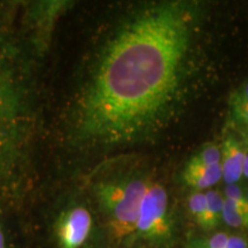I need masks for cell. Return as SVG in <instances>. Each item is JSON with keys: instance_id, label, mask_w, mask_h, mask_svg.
Returning a JSON list of instances; mask_svg holds the SVG:
<instances>
[{"instance_id": "cell-4", "label": "cell", "mask_w": 248, "mask_h": 248, "mask_svg": "<svg viewBox=\"0 0 248 248\" xmlns=\"http://www.w3.org/2000/svg\"><path fill=\"white\" fill-rule=\"evenodd\" d=\"M172 234L173 218L166 187L151 183L141 200L133 235L150 245L162 246L171 240Z\"/></svg>"}, {"instance_id": "cell-15", "label": "cell", "mask_w": 248, "mask_h": 248, "mask_svg": "<svg viewBox=\"0 0 248 248\" xmlns=\"http://www.w3.org/2000/svg\"><path fill=\"white\" fill-rule=\"evenodd\" d=\"M0 248H6V238L1 226H0Z\"/></svg>"}, {"instance_id": "cell-7", "label": "cell", "mask_w": 248, "mask_h": 248, "mask_svg": "<svg viewBox=\"0 0 248 248\" xmlns=\"http://www.w3.org/2000/svg\"><path fill=\"white\" fill-rule=\"evenodd\" d=\"M183 179L186 185L194 188L195 191L213 187L222 179L221 163L214 164V166H202V164L188 161L184 170Z\"/></svg>"}, {"instance_id": "cell-3", "label": "cell", "mask_w": 248, "mask_h": 248, "mask_svg": "<svg viewBox=\"0 0 248 248\" xmlns=\"http://www.w3.org/2000/svg\"><path fill=\"white\" fill-rule=\"evenodd\" d=\"M151 182L141 177L102 182L95 186L99 206L117 240L133 237L139 208Z\"/></svg>"}, {"instance_id": "cell-5", "label": "cell", "mask_w": 248, "mask_h": 248, "mask_svg": "<svg viewBox=\"0 0 248 248\" xmlns=\"http://www.w3.org/2000/svg\"><path fill=\"white\" fill-rule=\"evenodd\" d=\"M93 228V217L84 206H74L64 210L55 224V237L60 248H82L89 240Z\"/></svg>"}, {"instance_id": "cell-8", "label": "cell", "mask_w": 248, "mask_h": 248, "mask_svg": "<svg viewBox=\"0 0 248 248\" xmlns=\"http://www.w3.org/2000/svg\"><path fill=\"white\" fill-rule=\"evenodd\" d=\"M223 222L233 229L248 228V201L224 199Z\"/></svg>"}, {"instance_id": "cell-13", "label": "cell", "mask_w": 248, "mask_h": 248, "mask_svg": "<svg viewBox=\"0 0 248 248\" xmlns=\"http://www.w3.org/2000/svg\"><path fill=\"white\" fill-rule=\"evenodd\" d=\"M224 199L229 200H246V195L241 191V188L237 184L226 185L224 192Z\"/></svg>"}, {"instance_id": "cell-11", "label": "cell", "mask_w": 248, "mask_h": 248, "mask_svg": "<svg viewBox=\"0 0 248 248\" xmlns=\"http://www.w3.org/2000/svg\"><path fill=\"white\" fill-rule=\"evenodd\" d=\"M190 161L202 166H214L221 163V148L216 145H208L195 154Z\"/></svg>"}, {"instance_id": "cell-1", "label": "cell", "mask_w": 248, "mask_h": 248, "mask_svg": "<svg viewBox=\"0 0 248 248\" xmlns=\"http://www.w3.org/2000/svg\"><path fill=\"white\" fill-rule=\"evenodd\" d=\"M194 29V12L181 1L146 6L117 28L76 95L74 142L116 146L159 129L181 94Z\"/></svg>"}, {"instance_id": "cell-6", "label": "cell", "mask_w": 248, "mask_h": 248, "mask_svg": "<svg viewBox=\"0 0 248 248\" xmlns=\"http://www.w3.org/2000/svg\"><path fill=\"white\" fill-rule=\"evenodd\" d=\"M246 153L234 137H228L221 147L222 178L226 185L237 184L243 177Z\"/></svg>"}, {"instance_id": "cell-16", "label": "cell", "mask_w": 248, "mask_h": 248, "mask_svg": "<svg viewBox=\"0 0 248 248\" xmlns=\"http://www.w3.org/2000/svg\"><path fill=\"white\" fill-rule=\"evenodd\" d=\"M243 175L248 179V153H246V157H245L244 162V169H243Z\"/></svg>"}, {"instance_id": "cell-17", "label": "cell", "mask_w": 248, "mask_h": 248, "mask_svg": "<svg viewBox=\"0 0 248 248\" xmlns=\"http://www.w3.org/2000/svg\"><path fill=\"white\" fill-rule=\"evenodd\" d=\"M246 198H247V201H248V194H247V195H246Z\"/></svg>"}, {"instance_id": "cell-14", "label": "cell", "mask_w": 248, "mask_h": 248, "mask_svg": "<svg viewBox=\"0 0 248 248\" xmlns=\"http://www.w3.org/2000/svg\"><path fill=\"white\" fill-rule=\"evenodd\" d=\"M225 248H248V240L243 235L230 234Z\"/></svg>"}, {"instance_id": "cell-18", "label": "cell", "mask_w": 248, "mask_h": 248, "mask_svg": "<svg viewBox=\"0 0 248 248\" xmlns=\"http://www.w3.org/2000/svg\"><path fill=\"white\" fill-rule=\"evenodd\" d=\"M187 248H190V247H187Z\"/></svg>"}, {"instance_id": "cell-2", "label": "cell", "mask_w": 248, "mask_h": 248, "mask_svg": "<svg viewBox=\"0 0 248 248\" xmlns=\"http://www.w3.org/2000/svg\"><path fill=\"white\" fill-rule=\"evenodd\" d=\"M32 83L21 42L0 22V195L27 181L33 129Z\"/></svg>"}, {"instance_id": "cell-10", "label": "cell", "mask_w": 248, "mask_h": 248, "mask_svg": "<svg viewBox=\"0 0 248 248\" xmlns=\"http://www.w3.org/2000/svg\"><path fill=\"white\" fill-rule=\"evenodd\" d=\"M188 212L194 222L206 231L207 229V200L203 192L194 191L188 198Z\"/></svg>"}, {"instance_id": "cell-9", "label": "cell", "mask_w": 248, "mask_h": 248, "mask_svg": "<svg viewBox=\"0 0 248 248\" xmlns=\"http://www.w3.org/2000/svg\"><path fill=\"white\" fill-rule=\"evenodd\" d=\"M207 200V229L212 231L223 222V207H224V197L221 192L216 190H208L206 192Z\"/></svg>"}, {"instance_id": "cell-12", "label": "cell", "mask_w": 248, "mask_h": 248, "mask_svg": "<svg viewBox=\"0 0 248 248\" xmlns=\"http://www.w3.org/2000/svg\"><path fill=\"white\" fill-rule=\"evenodd\" d=\"M230 105L233 119L240 125L248 128V102H235Z\"/></svg>"}]
</instances>
